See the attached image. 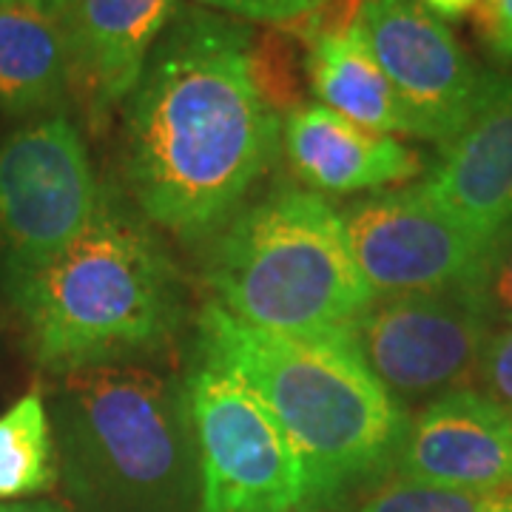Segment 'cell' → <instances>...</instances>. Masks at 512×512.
I'll list each match as a JSON object with an SVG mask.
<instances>
[{
    "label": "cell",
    "instance_id": "obj_21",
    "mask_svg": "<svg viewBox=\"0 0 512 512\" xmlns=\"http://www.w3.org/2000/svg\"><path fill=\"white\" fill-rule=\"evenodd\" d=\"M476 382L484 387L487 399L512 413V328L493 330L478 362Z\"/></svg>",
    "mask_w": 512,
    "mask_h": 512
},
{
    "label": "cell",
    "instance_id": "obj_1",
    "mask_svg": "<svg viewBox=\"0 0 512 512\" xmlns=\"http://www.w3.org/2000/svg\"><path fill=\"white\" fill-rule=\"evenodd\" d=\"M282 151V114L251 72V32L185 6L126 103L123 180L140 217L174 237L217 234Z\"/></svg>",
    "mask_w": 512,
    "mask_h": 512
},
{
    "label": "cell",
    "instance_id": "obj_24",
    "mask_svg": "<svg viewBox=\"0 0 512 512\" xmlns=\"http://www.w3.org/2000/svg\"><path fill=\"white\" fill-rule=\"evenodd\" d=\"M0 512H63L49 501H18V504H0Z\"/></svg>",
    "mask_w": 512,
    "mask_h": 512
},
{
    "label": "cell",
    "instance_id": "obj_12",
    "mask_svg": "<svg viewBox=\"0 0 512 512\" xmlns=\"http://www.w3.org/2000/svg\"><path fill=\"white\" fill-rule=\"evenodd\" d=\"M402 481L456 490H512V413L473 387L444 393L404 430Z\"/></svg>",
    "mask_w": 512,
    "mask_h": 512
},
{
    "label": "cell",
    "instance_id": "obj_18",
    "mask_svg": "<svg viewBox=\"0 0 512 512\" xmlns=\"http://www.w3.org/2000/svg\"><path fill=\"white\" fill-rule=\"evenodd\" d=\"M359 512H512V490H456L399 478L367 498Z\"/></svg>",
    "mask_w": 512,
    "mask_h": 512
},
{
    "label": "cell",
    "instance_id": "obj_14",
    "mask_svg": "<svg viewBox=\"0 0 512 512\" xmlns=\"http://www.w3.org/2000/svg\"><path fill=\"white\" fill-rule=\"evenodd\" d=\"M282 148L293 174L316 194L384 191L424 171L419 151L393 134L356 126L322 103H302L285 114Z\"/></svg>",
    "mask_w": 512,
    "mask_h": 512
},
{
    "label": "cell",
    "instance_id": "obj_9",
    "mask_svg": "<svg viewBox=\"0 0 512 512\" xmlns=\"http://www.w3.org/2000/svg\"><path fill=\"white\" fill-rule=\"evenodd\" d=\"M359 23L407 120V137L444 146L481 103L490 72L419 0H365Z\"/></svg>",
    "mask_w": 512,
    "mask_h": 512
},
{
    "label": "cell",
    "instance_id": "obj_4",
    "mask_svg": "<svg viewBox=\"0 0 512 512\" xmlns=\"http://www.w3.org/2000/svg\"><path fill=\"white\" fill-rule=\"evenodd\" d=\"M52 430L80 512H200L185 382L140 365L72 373L55 396Z\"/></svg>",
    "mask_w": 512,
    "mask_h": 512
},
{
    "label": "cell",
    "instance_id": "obj_25",
    "mask_svg": "<svg viewBox=\"0 0 512 512\" xmlns=\"http://www.w3.org/2000/svg\"><path fill=\"white\" fill-rule=\"evenodd\" d=\"M29 3H35L37 9H43V12H52V15H57L69 0H29Z\"/></svg>",
    "mask_w": 512,
    "mask_h": 512
},
{
    "label": "cell",
    "instance_id": "obj_13",
    "mask_svg": "<svg viewBox=\"0 0 512 512\" xmlns=\"http://www.w3.org/2000/svg\"><path fill=\"white\" fill-rule=\"evenodd\" d=\"M421 197L473 237L493 242L512 228V74L490 72L481 103L439 163L416 185Z\"/></svg>",
    "mask_w": 512,
    "mask_h": 512
},
{
    "label": "cell",
    "instance_id": "obj_26",
    "mask_svg": "<svg viewBox=\"0 0 512 512\" xmlns=\"http://www.w3.org/2000/svg\"><path fill=\"white\" fill-rule=\"evenodd\" d=\"M0 3H18V0H0Z\"/></svg>",
    "mask_w": 512,
    "mask_h": 512
},
{
    "label": "cell",
    "instance_id": "obj_20",
    "mask_svg": "<svg viewBox=\"0 0 512 512\" xmlns=\"http://www.w3.org/2000/svg\"><path fill=\"white\" fill-rule=\"evenodd\" d=\"M197 3L202 9H214L217 15H225V18L285 26L313 9H319L325 0H197Z\"/></svg>",
    "mask_w": 512,
    "mask_h": 512
},
{
    "label": "cell",
    "instance_id": "obj_7",
    "mask_svg": "<svg viewBox=\"0 0 512 512\" xmlns=\"http://www.w3.org/2000/svg\"><path fill=\"white\" fill-rule=\"evenodd\" d=\"M200 461V512H296L305 470L291 439L248 387L217 367L185 379Z\"/></svg>",
    "mask_w": 512,
    "mask_h": 512
},
{
    "label": "cell",
    "instance_id": "obj_22",
    "mask_svg": "<svg viewBox=\"0 0 512 512\" xmlns=\"http://www.w3.org/2000/svg\"><path fill=\"white\" fill-rule=\"evenodd\" d=\"M476 29L495 57L512 63V0H478Z\"/></svg>",
    "mask_w": 512,
    "mask_h": 512
},
{
    "label": "cell",
    "instance_id": "obj_5",
    "mask_svg": "<svg viewBox=\"0 0 512 512\" xmlns=\"http://www.w3.org/2000/svg\"><path fill=\"white\" fill-rule=\"evenodd\" d=\"M214 305L279 333H350L376 299L359 271L339 208L299 185L245 202L220 228L205 262Z\"/></svg>",
    "mask_w": 512,
    "mask_h": 512
},
{
    "label": "cell",
    "instance_id": "obj_23",
    "mask_svg": "<svg viewBox=\"0 0 512 512\" xmlns=\"http://www.w3.org/2000/svg\"><path fill=\"white\" fill-rule=\"evenodd\" d=\"M419 3L439 18H461L470 9H476L478 0H419Z\"/></svg>",
    "mask_w": 512,
    "mask_h": 512
},
{
    "label": "cell",
    "instance_id": "obj_8",
    "mask_svg": "<svg viewBox=\"0 0 512 512\" xmlns=\"http://www.w3.org/2000/svg\"><path fill=\"white\" fill-rule=\"evenodd\" d=\"M490 336L461 291L384 293L350 328L370 373L399 402H433L470 387Z\"/></svg>",
    "mask_w": 512,
    "mask_h": 512
},
{
    "label": "cell",
    "instance_id": "obj_27",
    "mask_svg": "<svg viewBox=\"0 0 512 512\" xmlns=\"http://www.w3.org/2000/svg\"><path fill=\"white\" fill-rule=\"evenodd\" d=\"M299 512H313V510H299Z\"/></svg>",
    "mask_w": 512,
    "mask_h": 512
},
{
    "label": "cell",
    "instance_id": "obj_3",
    "mask_svg": "<svg viewBox=\"0 0 512 512\" xmlns=\"http://www.w3.org/2000/svg\"><path fill=\"white\" fill-rule=\"evenodd\" d=\"M23 345L46 373L137 365L185 322L180 271L146 217L103 194L86 228L6 291Z\"/></svg>",
    "mask_w": 512,
    "mask_h": 512
},
{
    "label": "cell",
    "instance_id": "obj_16",
    "mask_svg": "<svg viewBox=\"0 0 512 512\" xmlns=\"http://www.w3.org/2000/svg\"><path fill=\"white\" fill-rule=\"evenodd\" d=\"M305 49V72L322 106L379 134H407L402 106L359 20L345 32L316 37Z\"/></svg>",
    "mask_w": 512,
    "mask_h": 512
},
{
    "label": "cell",
    "instance_id": "obj_17",
    "mask_svg": "<svg viewBox=\"0 0 512 512\" xmlns=\"http://www.w3.org/2000/svg\"><path fill=\"white\" fill-rule=\"evenodd\" d=\"M55 481L52 416L40 393H26L0 416V501L43 493Z\"/></svg>",
    "mask_w": 512,
    "mask_h": 512
},
{
    "label": "cell",
    "instance_id": "obj_10",
    "mask_svg": "<svg viewBox=\"0 0 512 512\" xmlns=\"http://www.w3.org/2000/svg\"><path fill=\"white\" fill-rule=\"evenodd\" d=\"M339 220L376 296L461 291L473 282L490 248L424 200L416 185L348 202L339 208Z\"/></svg>",
    "mask_w": 512,
    "mask_h": 512
},
{
    "label": "cell",
    "instance_id": "obj_11",
    "mask_svg": "<svg viewBox=\"0 0 512 512\" xmlns=\"http://www.w3.org/2000/svg\"><path fill=\"white\" fill-rule=\"evenodd\" d=\"M177 0H69L57 18L69 52V94L100 131L134 94Z\"/></svg>",
    "mask_w": 512,
    "mask_h": 512
},
{
    "label": "cell",
    "instance_id": "obj_6",
    "mask_svg": "<svg viewBox=\"0 0 512 512\" xmlns=\"http://www.w3.org/2000/svg\"><path fill=\"white\" fill-rule=\"evenodd\" d=\"M100 200L89 148L66 114H46L0 140V282L9 291L49 265Z\"/></svg>",
    "mask_w": 512,
    "mask_h": 512
},
{
    "label": "cell",
    "instance_id": "obj_15",
    "mask_svg": "<svg viewBox=\"0 0 512 512\" xmlns=\"http://www.w3.org/2000/svg\"><path fill=\"white\" fill-rule=\"evenodd\" d=\"M69 97V52L60 18L29 0L0 3V111L57 114Z\"/></svg>",
    "mask_w": 512,
    "mask_h": 512
},
{
    "label": "cell",
    "instance_id": "obj_19",
    "mask_svg": "<svg viewBox=\"0 0 512 512\" xmlns=\"http://www.w3.org/2000/svg\"><path fill=\"white\" fill-rule=\"evenodd\" d=\"M461 293L490 328H512V228L490 242L478 274Z\"/></svg>",
    "mask_w": 512,
    "mask_h": 512
},
{
    "label": "cell",
    "instance_id": "obj_2",
    "mask_svg": "<svg viewBox=\"0 0 512 512\" xmlns=\"http://www.w3.org/2000/svg\"><path fill=\"white\" fill-rule=\"evenodd\" d=\"M197 362L248 387L291 439L305 470V507L336 504L393 470L407 413L365 365L350 333H279L205 305Z\"/></svg>",
    "mask_w": 512,
    "mask_h": 512
}]
</instances>
